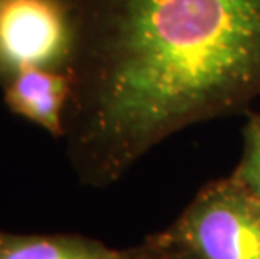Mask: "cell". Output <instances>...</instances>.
<instances>
[{
  "instance_id": "9",
  "label": "cell",
  "mask_w": 260,
  "mask_h": 259,
  "mask_svg": "<svg viewBox=\"0 0 260 259\" xmlns=\"http://www.w3.org/2000/svg\"><path fill=\"white\" fill-rule=\"evenodd\" d=\"M5 2H9V0H0V9L4 7V4H5Z\"/></svg>"
},
{
  "instance_id": "2",
  "label": "cell",
  "mask_w": 260,
  "mask_h": 259,
  "mask_svg": "<svg viewBox=\"0 0 260 259\" xmlns=\"http://www.w3.org/2000/svg\"><path fill=\"white\" fill-rule=\"evenodd\" d=\"M159 236L200 259H260V200L232 175L212 180Z\"/></svg>"
},
{
  "instance_id": "1",
  "label": "cell",
  "mask_w": 260,
  "mask_h": 259,
  "mask_svg": "<svg viewBox=\"0 0 260 259\" xmlns=\"http://www.w3.org/2000/svg\"><path fill=\"white\" fill-rule=\"evenodd\" d=\"M69 73L68 157L101 189L260 98V0H79Z\"/></svg>"
},
{
  "instance_id": "5",
  "label": "cell",
  "mask_w": 260,
  "mask_h": 259,
  "mask_svg": "<svg viewBox=\"0 0 260 259\" xmlns=\"http://www.w3.org/2000/svg\"><path fill=\"white\" fill-rule=\"evenodd\" d=\"M126 251L79 234H0V259H123Z\"/></svg>"
},
{
  "instance_id": "3",
  "label": "cell",
  "mask_w": 260,
  "mask_h": 259,
  "mask_svg": "<svg viewBox=\"0 0 260 259\" xmlns=\"http://www.w3.org/2000/svg\"><path fill=\"white\" fill-rule=\"evenodd\" d=\"M79 0H9L0 9V88L24 68L69 71Z\"/></svg>"
},
{
  "instance_id": "8",
  "label": "cell",
  "mask_w": 260,
  "mask_h": 259,
  "mask_svg": "<svg viewBox=\"0 0 260 259\" xmlns=\"http://www.w3.org/2000/svg\"><path fill=\"white\" fill-rule=\"evenodd\" d=\"M159 247V241L156 238V234H151L135 247H129L126 251V254L123 259H154Z\"/></svg>"
},
{
  "instance_id": "4",
  "label": "cell",
  "mask_w": 260,
  "mask_h": 259,
  "mask_svg": "<svg viewBox=\"0 0 260 259\" xmlns=\"http://www.w3.org/2000/svg\"><path fill=\"white\" fill-rule=\"evenodd\" d=\"M69 71L24 68L2 86L4 103L14 114L64 138V114L71 96Z\"/></svg>"
},
{
  "instance_id": "6",
  "label": "cell",
  "mask_w": 260,
  "mask_h": 259,
  "mask_svg": "<svg viewBox=\"0 0 260 259\" xmlns=\"http://www.w3.org/2000/svg\"><path fill=\"white\" fill-rule=\"evenodd\" d=\"M230 175L260 200V113L247 111L242 157Z\"/></svg>"
},
{
  "instance_id": "7",
  "label": "cell",
  "mask_w": 260,
  "mask_h": 259,
  "mask_svg": "<svg viewBox=\"0 0 260 259\" xmlns=\"http://www.w3.org/2000/svg\"><path fill=\"white\" fill-rule=\"evenodd\" d=\"M156 238L159 241V247H158V252H156V256H154V259H200L193 254L191 251H188L186 247L167 242L159 236V233H156Z\"/></svg>"
}]
</instances>
